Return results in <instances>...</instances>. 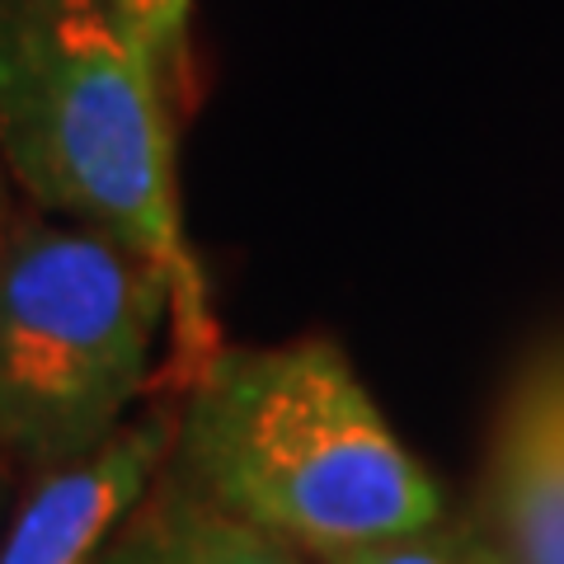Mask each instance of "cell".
<instances>
[{"label": "cell", "instance_id": "obj_1", "mask_svg": "<svg viewBox=\"0 0 564 564\" xmlns=\"http://www.w3.org/2000/svg\"><path fill=\"white\" fill-rule=\"evenodd\" d=\"M174 462L217 508L315 564L447 518L443 485L325 334L221 348L188 386Z\"/></svg>", "mask_w": 564, "mask_h": 564}, {"label": "cell", "instance_id": "obj_2", "mask_svg": "<svg viewBox=\"0 0 564 564\" xmlns=\"http://www.w3.org/2000/svg\"><path fill=\"white\" fill-rule=\"evenodd\" d=\"M0 165L47 217L174 278L170 339L188 391L221 344L180 212L170 99L104 0H0Z\"/></svg>", "mask_w": 564, "mask_h": 564}, {"label": "cell", "instance_id": "obj_3", "mask_svg": "<svg viewBox=\"0 0 564 564\" xmlns=\"http://www.w3.org/2000/svg\"><path fill=\"white\" fill-rule=\"evenodd\" d=\"M180 288L161 263L70 221L0 240V452L52 470L128 423Z\"/></svg>", "mask_w": 564, "mask_h": 564}, {"label": "cell", "instance_id": "obj_4", "mask_svg": "<svg viewBox=\"0 0 564 564\" xmlns=\"http://www.w3.org/2000/svg\"><path fill=\"white\" fill-rule=\"evenodd\" d=\"M475 522L508 564H564V334L536 344L508 381Z\"/></svg>", "mask_w": 564, "mask_h": 564}, {"label": "cell", "instance_id": "obj_5", "mask_svg": "<svg viewBox=\"0 0 564 564\" xmlns=\"http://www.w3.org/2000/svg\"><path fill=\"white\" fill-rule=\"evenodd\" d=\"M180 437V414L151 404L95 452L39 475L0 536V564H90L118 522L165 475Z\"/></svg>", "mask_w": 564, "mask_h": 564}, {"label": "cell", "instance_id": "obj_6", "mask_svg": "<svg viewBox=\"0 0 564 564\" xmlns=\"http://www.w3.org/2000/svg\"><path fill=\"white\" fill-rule=\"evenodd\" d=\"M90 564H315L259 527L231 518L180 470L161 475Z\"/></svg>", "mask_w": 564, "mask_h": 564}, {"label": "cell", "instance_id": "obj_7", "mask_svg": "<svg viewBox=\"0 0 564 564\" xmlns=\"http://www.w3.org/2000/svg\"><path fill=\"white\" fill-rule=\"evenodd\" d=\"M113 14L118 33L132 43L141 66L161 85V95L174 104L180 80L188 66V14L193 0H104Z\"/></svg>", "mask_w": 564, "mask_h": 564}, {"label": "cell", "instance_id": "obj_8", "mask_svg": "<svg viewBox=\"0 0 564 564\" xmlns=\"http://www.w3.org/2000/svg\"><path fill=\"white\" fill-rule=\"evenodd\" d=\"M325 564H508V560L499 555V545L480 532L475 518L470 522L443 518L437 527H423L414 536L362 545V551H348Z\"/></svg>", "mask_w": 564, "mask_h": 564}, {"label": "cell", "instance_id": "obj_9", "mask_svg": "<svg viewBox=\"0 0 564 564\" xmlns=\"http://www.w3.org/2000/svg\"><path fill=\"white\" fill-rule=\"evenodd\" d=\"M14 226V217H10V198H6V180H0V240H6V231Z\"/></svg>", "mask_w": 564, "mask_h": 564}]
</instances>
